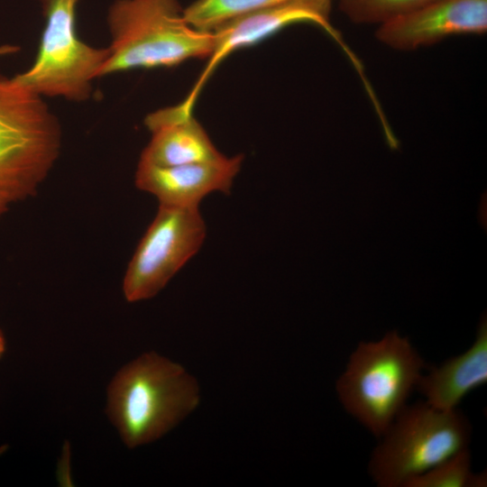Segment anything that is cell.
<instances>
[{
	"mask_svg": "<svg viewBox=\"0 0 487 487\" xmlns=\"http://www.w3.org/2000/svg\"><path fill=\"white\" fill-rule=\"evenodd\" d=\"M145 125L152 133L142 151L141 163L175 166L216 161L224 158L203 126L180 102L149 114Z\"/></svg>",
	"mask_w": 487,
	"mask_h": 487,
	"instance_id": "8fae6325",
	"label": "cell"
},
{
	"mask_svg": "<svg viewBox=\"0 0 487 487\" xmlns=\"http://www.w3.org/2000/svg\"><path fill=\"white\" fill-rule=\"evenodd\" d=\"M472 427L456 409H437L426 401L406 405L396 416L369 462V473L379 487L404 482L468 448Z\"/></svg>",
	"mask_w": 487,
	"mask_h": 487,
	"instance_id": "5b68a950",
	"label": "cell"
},
{
	"mask_svg": "<svg viewBox=\"0 0 487 487\" xmlns=\"http://www.w3.org/2000/svg\"><path fill=\"white\" fill-rule=\"evenodd\" d=\"M107 23L110 54L97 78L208 59L215 47L213 32L188 24L178 0H116Z\"/></svg>",
	"mask_w": 487,
	"mask_h": 487,
	"instance_id": "3957f363",
	"label": "cell"
},
{
	"mask_svg": "<svg viewBox=\"0 0 487 487\" xmlns=\"http://www.w3.org/2000/svg\"><path fill=\"white\" fill-rule=\"evenodd\" d=\"M334 0H285L256 9L225 22L211 31L215 36L213 53L195 87L184 99L194 106L199 90L217 65L234 51L257 44L285 27L311 23L324 30L343 50L362 81L366 79L363 67L331 23Z\"/></svg>",
	"mask_w": 487,
	"mask_h": 487,
	"instance_id": "ba28073f",
	"label": "cell"
},
{
	"mask_svg": "<svg viewBox=\"0 0 487 487\" xmlns=\"http://www.w3.org/2000/svg\"><path fill=\"white\" fill-rule=\"evenodd\" d=\"M416 389L430 406L441 410L456 409L472 391L487 382V321L482 317L475 340L463 354L453 356L439 366L427 368Z\"/></svg>",
	"mask_w": 487,
	"mask_h": 487,
	"instance_id": "7c38bea8",
	"label": "cell"
},
{
	"mask_svg": "<svg viewBox=\"0 0 487 487\" xmlns=\"http://www.w3.org/2000/svg\"><path fill=\"white\" fill-rule=\"evenodd\" d=\"M434 0H338L341 12L353 23L381 25Z\"/></svg>",
	"mask_w": 487,
	"mask_h": 487,
	"instance_id": "9a60e30c",
	"label": "cell"
},
{
	"mask_svg": "<svg viewBox=\"0 0 487 487\" xmlns=\"http://www.w3.org/2000/svg\"><path fill=\"white\" fill-rule=\"evenodd\" d=\"M486 473H473L468 448L441 462L428 471L408 479L402 487H483Z\"/></svg>",
	"mask_w": 487,
	"mask_h": 487,
	"instance_id": "4fadbf2b",
	"label": "cell"
},
{
	"mask_svg": "<svg viewBox=\"0 0 487 487\" xmlns=\"http://www.w3.org/2000/svg\"><path fill=\"white\" fill-rule=\"evenodd\" d=\"M206 234L198 207L160 205L125 271V299L136 302L157 295L199 251Z\"/></svg>",
	"mask_w": 487,
	"mask_h": 487,
	"instance_id": "52a82bcc",
	"label": "cell"
},
{
	"mask_svg": "<svg viewBox=\"0 0 487 487\" xmlns=\"http://www.w3.org/2000/svg\"><path fill=\"white\" fill-rule=\"evenodd\" d=\"M8 52L0 48V54ZM61 142L60 124L43 97L0 73V219L38 192Z\"/></svg>",
	"mask_w": 487,
	"mask_h": 487,
	"instance_id": "7a4b0ae2",
	"label": "cell"
},
{
	"mask_svg": "<svg viewBox=\"0 0 487 487\" xmlns=\"http://www.w3.org/2000/svg\"><path fill=\"white\" fill-rule=\"evenodd\" d=\"M198 402V385L182 366L146 353L114 376L106 413L124 443L133 448L160 438Z\"/></svg>",
	"mask_w": 487,
	"mask_h": 487,
	"instance_id": "6da1fadb",
	"label": "cell"
},
{
	"mask_svg": "<svg viewBox=\"0 0 487 487\" xmlns=\"http://www.w3.org/2000/svg\"><path fill=\"white\" fill-rule=\"evenodd\" d=\"M285 0H196L183 9L185 20L197 30L211 32L225 22Z\"/></svg>",
	"mask_w": 487,
	"mask_h": 487,
	"instance_id": "5bb4252c",
	"label": "cell"
},
{
	"mask_svg": "<svg viewBox=\"0 0 487 487\" xmlns=\"http://www.w3.org/2000/svg\"><path fill=\"white\" fill-rule=\"evenodd\" d=\"M427 364L408 337L388 332L375 342H361L336 381L345 411L381 437L407 405Z\"/></svg>",
	"mask_w": 487,
	"mask_h": 487,
	"instance_id": "277c9868",
	"label": "cell"
},
{
	"mask_svg": "<svg viewBox=\"0 0 487 487\" xmlns=\"http://www.w3.org/2000/svg\"><path fill=\"white\" fill-rule=\"evenodd\" d=\"M5 349V337H4L3 334H2V332L0 331V357L4 354Z\"/></svg>",
	"mask_w": 487,
	"mask_h": 487,
	"instance_id": "2e32d148",
	"label": "cell"
},
{
	"mask_svg": "<svg viewBox=\"0 0 487 487\" xmlns=\"http://www.w3.org/2000/svg\"><path fill=\"white\" fill-rule=\"evenodd\" d=\"M45 17L33 64L14 76L38 96L83 102L91 97L92 81L109 57L110 50L90 46L76 30L78 0H38Z\"/></svg>",
	"mask_w": 487,
	"mask_h": 487,
	"instance_id": "8992f818",
	"label": "cell"
},
{
	"mask_svg": "<svg viewBox=\"0 0 487 487\" xmlns=\"http://www.w3.org/2000/svg\"><path fill=\"white\" fill-rule=\"evenodd\" d=\"M487 31V0H434L379 25L376 38L390 48L411 51L459 34Z\"/></svg>",
	"mask_w": 487,
	"mask_h": 487,
	"instance_id": "9c48e42d",
	"label": "cell"
},
{
	"mask_svg": "<svg viewBox=\"0 0 487 487\" xmlns=\"http://www.w3.org/2000/svg\"><path fill=\"white\" fill-rule=\"evenodd\" d=\"M244 155L175 166L138 163L135 186L153 195L160 205L198 207L208 194H230Z\"/></svg>",
	"mask_w": 487,
	"mask_h": 487,
	"instance_id": "30bf717a",
	"label": "cell"
}]
</instances>
